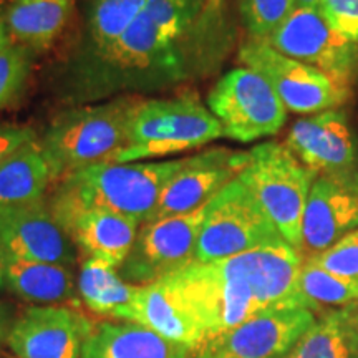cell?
I'll list each match as a JSON object with an SVG mask.
<instances>
[{
  "label": "cell",
  "mask_w": 358,
  "mask_h": 358,
  "mask_svg": "<svg viewBox=\"0 0 358 358\" xmlns=\"http://www.w3.org/2000/svg\"><path fill=\"white\" fill-rule=\"evenodd\" d=\"M206 0H148L136 20L110 47L77 52L66 88L77 100L134 90H158L192 77L203 45Z\"/></svg>",
  "instance_id": "6da1fadb"
},
{
  "label": "cell",
  "mask_w": 358,
  "mask_h": 358,
  "mask_svg": "<svg viewBox=\"0 0 358 358\" xmlns=\"http://www.w3.org/2000/svg\"><path fill=\"white\" fill-rule=\"evenodd\" d=\"M301 267V252L282 241L222 261H194L168 279L203 327L208 343L261 313L303 307Z\"/></svg>",
  "instance_id": "7a4b0ae2"
},
{
  "label": "cell",
  "mask_w": 358,
  "mask_h": 358,
  "mask_svg": "<svg viewBox=\"0 0 358 358\" xmlns=\"http://www.w3.org/2000/svg\"><path fill=\"white\" fill-rule=\"evenodd\" d=\"M186 158L156 163H98L60 179L48 208L53 216L105 209L148 222L168 182L186 166Z\"/></svg>",
  "instance_id": "3957f363"
},
{
  "label": "cell",
  "mask_w": 358,
  "mask_h": 358,
  "mask_svg": "<svg viewBox=\"0 0 358 358\" xmlns=\"http://www.w3.org/2000/svg\"><path fill=\"white\" fill-rule=\"evenodd\" d=\"M143 103L138 96L120 95L55 116L40 140L53 181L92 164L110 163L129 145L133 120Z\"/></svg>",
  "instance_id": "277c9868"
},
{
  "label": "cell",
  "mask_w": 358,
  "mask_h": 358,
  "mask_svg": "<svg viewBox=\"0 0 358 358\" xmlns=\"http://www.w3.org/2000/svg\"><path fill=\"white\" fill-rule=\"evenodd\" d=\"M222 136V124L194 93L145 100L133 120L129 145L110 163L182 153Z\"/></svg>",
  "instance_id": "5b68a950"
},
{
  "label": "cell",
  "mask_w": 358,
  "mask_h": 358,
  "mask_svg": "<svg viewBox=\"0 0 358 358\" xmlns=\"http://www.w3.org/2000/svg\"><path fill=\"white\" fill-rule=\"evenodd\" d=\"M239 178L256 196L282 239L301 252L302 219L317 174L295 158L284 143H262L249 151Z\"/></svg>",
  "instance_id": "8992f818"
},
{
  "label": "cell",
  "mask_w": 358,
  "mask_h": 358,
  "mask_svg": "<svg viewBox=\"0 0 358 358\" xmlns=\"http://www.w3.org/2000/svg\"><path fill=\"white\" fill-rule=\"evenodd\" d=\"M282 241L256 196L237 176L206 206L196 262L222 261Z\"/></svg>",
  "instance_id": "52a82bcc"
},
{
  "label": "cell",
  "mask_w": 358,
  "mask_h": 358,
  "mask_svg": "<svg viewBox=\"0 0 358 358\" xmlns=\"http://www.w3.org/2000/svg\"><path fill=\"white\" fill-rule=\"evenodd\" d=\"M208 106L222 124L224 136L239 143L274 136L287 120L274 88L248 66L227 71L208 95Z\"/></svg>",
  "instance_id": "ba28073f"
},
{
  "label": "cell",
  "mask_w": 358,
  "mask_h": 358,
  "mask_svg": "<svg viewBox=\"0 0 358 358\" xmlns=\"http://www.w3.org/2000/svg\"><path fill=\"white\" fill-rule=\"evenodd\" d=\"M266 42L282 55L322 71L343 92L353 93L358 45L334 30L319 7L295 8Z\"/></svg>",
  "instance_id": "9c48e42d"
},
{
  "label": "cell",
  "mask_w": 358,
  "mask_h": 358,
  "mask_svg": "<svg viewBox=\"0 0 358 358\" xmlns=\"http://www.w3.org/2000/svg\"><path fill=\"white\" fill-rule=\"evenodd\" d=\"M239 60L274 88L284 106L294 113L312 115L337 110L353 93L343 92L322 71L282 55L266 42L250 37L239 50Z\"/></svg>",
  "instance_id": "30bf717a"
},
{
  "label": "cell",
  "mask_w": 358,
  "mask_h": 358,
  "mask_svg": "<svg viewBox=\"0 0 358 358\" xmlns=\"http://www.w3.org/2000/svg\"><path fill=\"white\" fill-rule=\"evenodd\" d=\"M206 206L189 214L143 222L131 250L118 267L120 275L128 284L148 285L194 262Z\"/></svg>",
  "instance_id": "8fae6325"
},
{
  "label": "cell",
  "mask_w": 358,
  "mask_h": 358,
  "mask_svg": "<svg viewBox=\"0 0 358 358\" xmlns=\"http://www.w3.org/2000/svg\"><path fill=\"white\" fill-rule=\"evenodd\" d=\"M315 320L303 307L261 313L209 340L194 358H285Z\"/></svg>",
  "instance_id": "7c38bea8"
},
{
  "label": "cell",
  "mask_w": 358,
  "mask_h": 358,
  "mask_svg": "<svg viewBox=\"0 0 358 358\" xmlns=\"http://www.w3.org/2000/svg\"><path fill=\"white\" fill-rule=\"evenodd\" d=\"M93 329L73 307L32 306L15 317L7 347L13 358H82Z\"/></svg>",
  "instance_id": "4fadbf2b"
},
{
  "label": "cell",
  "mask_w": 358,
  "mask_h": 358,
  "mask_svg": "<svg viewBox=\"0 0 358 358\" xmlns=\"http://www.w3.org/2000/svg\"><path fill=\"white\" fill-rule=\"evenodd\" d=\"M355 229H358V171L317 176L302 219V259L324 252Z\"/></svg>",
  "instance_id": "5bb4252c"
},
{
  "label": "cell",
  "mask_w": 358,
  "mask_h": 358,
  "mask_svg": "<svg viewBox=\"0 0 358 358\" xmlns=\"http://www.w3.org/2000/svg\"><path fill=\"white\" fill-rule=\"evenodd\" d=\"M0 254L71 267L75 244L45 201L0 206Z\"/></svg>",
  "instance_id": "9a60e30c"
},
{
  "label": "cell",
  "mask_w": 358,
  "mask_h": 358,
  "mask_svg": "<svg viewBox=\"0 0 358 358\" xmlns=\"http://www.w3.org/2000/svg\"><path fill=\"white\" fill-rule=\"evenodd\" d=\"M248 158L249 153L227 148H214L187 156L186 166L164 187L150 221L189 214L204 208L243 173Z\"/></svg>",
  "instance_id": "2e32d148"
},
{
  "label": "cell",
  "mask_w": 358,
  "mask_h": 358,
  "mask_svg": "<svg viewBox=\"0 0 358 358\" xmlns=\"http://www.w3.org/2000/svg\"><path fill=\"white\" fill-rule=\"evenodd\" d=\"M284 145L317 176L358 171L355 140L342 110H327L295 122Z\"/></svg>",
  "instance_id": "e0dca14e"
},
{
  "label": "cell",
  "mask_w": 358,
  "mask_h": 358,
  "mask_svg": "<svg viewBox=\"0 0 358 358\" xmlns=\"http://www.w3.org/2000/svg\"><path fill=\"white\" fill-rule=\"evenodd\" d=\"M115 319L140 324L196 352L206 343L203 327L168 277L140 285L133 301Z\"/></svg>",
  "instance_id": "ac0fdd59"
},
{
  "label": "cell",
  "mask_w": 358,
  "mask_h": 358,
  "mask_svg": "<svg viewBox=\"0 0 358 358\" xmlns=\"http://www.w3.org/2000/svg\"><path fill=\"white\" fill-rule=\"evenodd\" d=\"M87 259L118 268L131 250L140 222L105 209H80L55 217Z\"/></svg>",
  "instance_id": "d6986e66"
},
{
  "label": "cell",
  "mask_w": 358,
  "mask_h": 358,
  "mask_svg": "<svg viewBox=\"0 0 358 358\" xmlns=\"http://www.w3.org/2000/svg\"><path fill=\"white\" fill-rule=\"evenodd\" d=\"M0 289L42 306L73 302L78 294V284L69 266L24 261L3 254H0Z\"/></svg>",
  "instance_id": "ffe728a7"
},
{
  "label": "cell",
  "mask_w": 358,
  "mask_h": 358,
  "mask_svg": "<svg viewBox=\"0 0 358 358\" xmlns=\"http://www.w3.org/2000/svg\"><path fill=\"white\" fill-rule=\"evenodd\" d=\"M196 350L134 322H103L90 334L82 358H194Z\"/></svg>",
  "instance_id": "44dd1931"
},
{
  "label": "cell",
  "mask_w": 358,
  "mask_h": 358,
  "mask_svg": "<svg viewBox=\"0 0 358 358\" xmlns=\"http://www.w3.org/2000/svg\"><path fill=\"white\" fill-rule=\"evenodd\" d=\"M73 0H10L6 22L13 43L40 53L48 50L69 20Z\"/></svg>",
  "instance_id": "7402d4cb"
},
{
  "label": "cell",
  "mask_w": 358,
  "mask_h": 358,
  "mask_svg": "<svg viewBox=\"0 0 358 358\" xmlns=\"http://www.w3.org/2000/svg\"><path fill=\"white\" fill-rule=\"evenodd\" d=\"M285 358H358V302L324 312Z\"/></svg>",
  "instance_id": "603a6c76"
},
{
  "label": "cell",
  "mask_w": 358,
  "mask_h": 358,
  "mask_svg": "<svg viewBox=\"0 0 358 358\" xmlns=\"http://www.w3.org/2000/svg\"><path fill=\"white\" fill-rule=\"evenodd\" d=\"M50 181L52 171L42 143L35 138L0 163V206L43 201Z\"/></svg>",
  "instance_id": "cb8c5ba5"
},
{
  "label": "cell",
  "mask_w": 358,
  "mask_h": 358,
  "mask_svg": "<svg viewBox=\"0 0 358 358\" xmlns=\"http://www.w3.org/2000/svg\"><path fill=\"white\" fill-rule=\"evenodd\" d=\"M77 284L85 306L92 312L110 317L127 307L140 287L128 284L118 268L100 259H85Z\"/></svg>",
  "instance_id": "d4e9b609"
},
{
  "label": "cell",
  "mask_w": 358,
  "mask_h": 358,
  "mask_svg": "<svg viewBox=\"0 0 358 358\" xmlns=\"http://www.w3.org/2000/svg\"><path fill=\"white\" fill-rule=\"evenodd\" d=\"M148 0H92L87 20V40L78 52H98L110 47L136 20Z\"/></svg>",
  "instance_id": "484cf974"
},
{
  "label": "cell",
  "mask_w": 358,
  "mask_h": 358,
  "mask_svg": "<svg viewBox=\"0 0 358 358\" xmlns=\"http://www.w3.org/2000/svg\"><path fill=\"white\" fill-rule=\"evenodd\" d=\"M299 294L303 307L313 313L325 307L342 308L358 302V279L335 275L315 262L302 259Z\"/></svg>",
  "instance_id": "4316f807"
},
{
  "label": "cell",
  "mask_w": 358,
  "mask_h": 358,
  "mask_svg": "<svg viewBox=\"0 0 358 358\" xmlns=\"http://www.w3.org/2000/svg\"><path fill=\"white\" fill-rule=\"evenodd\" d=\"M294 10V0H239L241 19L254 38L268 37Z\"/></svg>",
  "instance_id": "83f0119b"
},
{
  "label": "cell",
  "mask_w": 358,
  "mask_h": 358,
  "mask_svg": "<svg viewBox=\"0 0 358 358\" xmlns=\"http://www.w3.org/2000/svg\"><path fill=\"white\" fill-rule=\"evenodd\" d=\"M32 52L13 42L0 53V110L20 95L32 70Z\"/></svg>",
  "instance_id": "f1b7e54d"
},
{
  "label": "cell",
  "mask_w": 358,
  "mask_h": 358,
  "mask_svg": "<svg viewBox=\"0 0 358 358\" xmlns=\"http://www.w3.org/2000/svg\"><path fill=\"white\" fill-rule=\"evenodd\" d=\"M307 259L335 275L358 279V229L348 232L324 252Z\"/></svg>",
  "instance_id": "f546056e"
},
{
  "label": "cell",
  "mask_w": 358,
  "mask_h": 358,
  "mask_svg": "<svg viewBox=\"0 0 358 358\" xmlns=\"http://www.w3.org/2000/svg\"><path fill=\"white\" fill-rule=\"evenodd\" d=\"M317 7L334 30L358 45V0H319Z\"/></svg>",
  "instance_id": "4dcf8cb0"
},
{
  "label": "cell",
  "mask_w": 358,
  "mask_h": 358,
  "mask_svg": "<svg viewBox=\"0 0 358 358\" xmlns=\"http://www.w3.org/2000/svg\"><path fill=\"white\" fill-rule=\"evenodd\" d=\"M35 138L37 134L34 129L12 123H0V163Z\"/></svg>",
  "instance_id": "1f68e13d"
},
{
  "label": "cell",
  "mask_w": 358,
  "mask_h": 358,
  "mask_svg": "<svg viewBox=\"0 0 358 358\" xmlns=\"http://www.w3.org/2000/svg\"><path fill=\"white\" fill-rule=\"evenodd\" d=\"M13 320H15V317H13L12 308L3 301H0V348L7 345V338L8 334H10Z\"/></svg>",
  "instance_id": "d6a6232c"
},
{
  "label": "cell",
  "mask_w": 358,
  "mask_h": 358,
  "mask_svg": "<svg viewBox=\"0 0 358 358\" xmlns=\"http://www.w3.org/2000/svg\"><path fill=\"white\" fill-rule=\"evenodd\" d=\"M10 43H12V38H10V34H8V27L6 22V10L0 8V53L6 50Z\"/></svg>",
  "instance_id": "836d02e7"
},
{
  "label": "cell",
  "mask_w": 358,
  "mask_h": 358,
  "mask_svg": "<svg viewBox=\"0 0 358 358\" xmlns=\"http://www.w3.org/2000/svg\"><path fill=\"white\" fill-rule=\"evenodd\" d=\"M295 8H303V7H317L319 6V0H294Z\"/></svg>",
  "instance_id": "e575fe53"
},
{
  "label": "cell",
  "mask_w": 358,
  "mask_h": 358,
  "mask_svg": "<svg viewBox=\"0 0 358 358\" xmlns=\"http://www.w3.org/2000/svg\"><path fill=\"white\" fill-rule=\"evenodd\" d=\"M221 3H222V0H206V7H208L209 10H213V12L219 10Z\"/></svg>",
  "instance_id": "d590c367"
},
{
  "label": "cell",
  "mask_w": 358,
  "mask_h": 358,
  "mask_svg": "<svg viewBox=\"0 0 358 358\" xmlns=\"http://www.w3.org/2000/svg\"><path fill=\"white\" fill-rule=\"evenodd\" d=\"M10 358H13V357H10Z\"/></svg>",
  "instance_id": "8d00e7d4"
}]
</instances>
